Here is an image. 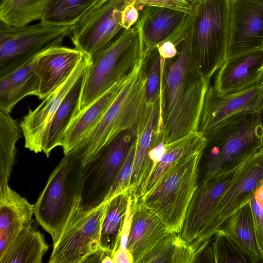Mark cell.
I'll list each match as a JSON object with an SVG mask.
<instances>
[{
    "label": "cell",
    "mask_w": 263,
    "mask_h": 263,
    "mask_svg": "<svg viewBox=\"0 0 263 263\" xmlns=\"http://www.w3.org/2000/svg\"><path fill=\"white\" fill-rule=\"evenodd\" d=\"M193 18L177 55L166 59L161 99V124L165 144L198 132L210 79L201 72L192 48Z\"/></svg>",
    "instance_id": "6da1fadb"
},
{
    "label": "cell",
    "mask_w": 263,
    "mask_h": 263,
    "mask_svg": "<svg viewBox=\"0 0 263 263\" xmlns=\"http://www.w3.org/2000/svg\"><path fill=\"white\" fill-rule=\"evenodd\" d=\"M261 114L251 111L236 114L205 137L198 166V185L238 167L263 147Z\"/></svg>",
    "instance_id": "7a4b0ae2"
},
{
    "label": "cell",
    "mask_w": 263,
    "mask_h": 263,
    "mask_svg": "<svg viewBox=\"0 0 263 263\" xmlns=\"http://www.w3.org/2000/svg\"><path fill=\"white\" fill-rule=\"evenodd\" d=\"M147 56L126 79L119 95L89 135L71 151L84 165L121 132L130 130L138 137L150 116L145 107Z\"/></svg>",
    "instance_id": "3957f363"
},
{
    "label": "cell",
    "mask_w": 263,
    "mask_h": 263,
    "mask_svg": "<svg viewBox=\"0 0 263 263\" xmlns=\"http://www.w3.org/2000/svg\"><path fill=\"white\" fill-rule=\"evenodd\" d=\"M135 25L122 31L108 46L91 58L74 117L115 83L128 77L147 55L139 29Z\"/></svg>",
    "instance_id": "277c9868"
},
{
    "label": "cell",
    "mask_w": 263,
    "mask_h": 263,
    "mask_svg": "<svg viewBox=\"0 0 263 263\" xmlns=\"http://www.w3.org/2000/svg\"><path fill=\"white\" fill-rule=\"evenodd\" d=\"M83 166L82 161L72 151L65 155L33 204L35 219L50 235L53 245L60 239L80 202Z\"/></svg>",
    "instance_id": "5b68a950"
},
{
    "label": "cell",
    "mask_w": 263,
    "mask_h": 263,
    "mask_svg": "<svg viewBox=\"0 0 263 263\" xmlns=\"http://www.w3.org/2000/svg\"><path fill=\"white\" fill-rule=\"evenodd\" d=\"M230 2L231 0H199L194 7L193 52L199 69L209 79L227 58Z\"/></svg>",
    "instance_id": "8992f818"
},
{
    "label": "cell",
    "mask_w": 263,
    "mask_h": 263,
    "mask_svg": "<svg viewBox=\"0 0 263 263\" xmlns=\"http://www.w3.org/2000/svg\"><path fill=\"white\" fill-rule=\"evenodd\" d=\"M202 152L178 163L149 195L139 201L161 220L170 233L180 234L182 230L188 206L198 186V166Z\"/></svg>",
    "instance_id": "52a82bcc"
},
{
    "label": "cell",
    "mask_w": 263,
    "mask_h": 263,
    "mask_svg": "<svg viewBox=\"0 0 263 263\" xmlns=\"http://www.w3.org/2000/svg\"><path fill=\"white\" fill-rule=\"evenodd\" d=\"M72 26L40 23L15 27L0 21V78L51 47L62 46Z\"/></svg>",
    "instance_id": "ba28073f"
},
{
    "label": "cell",
    "mask_w": 263,
    "mask_h": 263,
    "mask_svg": "<svg viewBox=\"0 0 263 263\" xmlns=\"http://www.w3.org/2000/svg\"><path fill=\"white\" fill-rule=\"evenodd\" d=\"M136 138L130 130L121 132L84 165L79 203L83 211L106 201Z\"/></svg>",
    "instance_id": "9c48e42d"
},
{
    "label": "cell",
    "mask_w": 263,
    "mask_h": 263,
    "mask_svg": "<svg viewBox=\"0 0 263 263\" xmlns=\"http://www.w3.org/2000/svg\"><path fill=\"white\" fill-rule=\"evenodd\" d=\"M108 202L87 211L80 208V202L77 204L60 239L53 245L49 263L86 262L91 256L103 251L100 236Z\"/></svg>",
    "instance_id": "30bf717a"
},
{
    "label": "cell",
    "mask_w": 263,
    "mask_h": 263,
    "mask_svg": "<svg viewBox=\"0 0 263 263\" xmlns=\"http://www.w3.org/2000/svg\"><path fill=\"white\" fill-rule=\"evenodd\" d=\"M263 180V147L246 163L220 199L198 237L190 243L196 256L200 255L223 223L249 202Z\"/></svg>",
    "instance_id": "8fae6325"
},
{
    "label": "cell",
    "mask_w": 263,
    "mask_h": 263,
    "mask_svg": "<svg viewBox=\"0 0 263 263\" xmlns=\"http://www.w3.org/2000/svg\"><path fill=\"white\" fill-rule=\"evenodd\" d=\"M129 2L99 0L73 25L69 36L75 48L91 58L108 46L124 30L122 11Z\"/></svg>",
    "instance_id": "7c38bea8"
},
{
    "label": "cell",
    "mask_w": 263,
    "mask_h": 263,
    "mask_svg": "<svg viewBox=\"0 0 263 263\" xmlns=\"http://www.w3.org/2000/svg\"><path fill=\"white\" fill-rule=\"evenodd\" d=\"M91 58H83L67 79L58 86L34 110L28 113L20 123L25 138V147L37 154L43 152L53 117L65 96L79 78L86 71Z\"/></svg>",
    "instance_id": "4fadbf2b"
},
{
    "label": "cell",
    "mask_w": 263,
    "mask_h": 263,
    "mask_svg": "<svg viewBox=\"0 0 263 263\" xmlns=\"http://www.w3.org/2000/svg\"><path fill=\"white\" fill-rule=\"evenodd\" d=\"M193 12L188 14L160 7H143L135 24L141 36L144 52L148 54L166 41L177 46L185 36Z\"/></svg>",
    "instance_id": "5bb4252c"
},
{
    "label": "cell",
    "mask_w": 263,
    "mask_h": 263,
    "mask_svg": "<svg viewBox=\"0 0 263 263\" xmlns=\"http://www.w3.org/2000/svg\"><path fill=\"white\" fill-rule=\"evenodd\" d=\"M247 161L231 171L217 175L198 185L188 206L180 233L184 240L190 243L198 237L220 199L240 173Z\"/></svg>",
    "instance_id": "9a60e30c"
},
{
    "label": "cell",
    "mask_w": 263,
    "mask_h": 263,
    "mask_svg": "<svg viewBox=\"0 0 263 263\" xmlns=\"http://www.w3.org/2000/svg\"><path fill=\"white\" fill-rule=\"evenodd\" d=\"M262 47L263 0H231L227 58Z\"/></svg>",
    "instance_id": "2e32d148"
},
{
    "label": "cell",
    "mask_w": 263,
    "mask_h": 263,
    "mask_svg": "<svg viewBox=\"0 0 263 263\" xmlns=\"http://www.w3.org/2000/svg\"><path fill=\"white\" fill-rule=\"evenodd\" d=\"M248 111H263L260 84L238 93L221 96L216 93L210 84L205 97L198 132L205 137L226 119Z\"/></svg>",
    "instance_id": "e0dca14e"
},
{
    "label": "cell",
    "mask_w": 263,
    "mask_h": 263,
    "mask_svg": "<svg viewBox=\"0 0 263 263\" xmlns=\"http://www.w3.org/2000/svg\"><path fill=\"white\" fill-rule=\"evenodd\" d=\"M263 80V47L229 58L215 73L213 88L218 96L238 93Z\"/></svg>",
    "instance_id": "ac0fdd59"
},
{
    "label": "cell",
    "mask_w": 263,
    "mask_h": 263,
    "mask_svg": "<svg viewBox=\"0 0 263 263\" xmlns=\"http://www.w3.org/2000/svg\"><path fill=\"white\" fill-rule=\"evenodd\" d=\"M84 54L77 48L59 46L41 52L35 71L39 79L37 97L44 99L63 83L81 61Z\"/></svg>",
    "instance_id": "d6986e66"
},
{
    "label": "cell",
    "mask_w": 263,
    "mask_h": 263,
    "mask_svg": "<svg viewBox=\"0 0 263 263\" xmlns=\"http://www.w3.org/2000/svg\"><path fill=\"white\" fill-rule=\"evenodd\" d=\"M206 141V138L201 133L195 132L167 143L166 151L161 160L148 176L130 194L133 201L139 202L149 195L167 173L182 160L196 153L202 152Z\"/></svg>",
    "instance_id": "ffe728a7"
},
{
    "label": "cell",
    "mask_w": 263,
    "mask_h": 263,
    "mask_svg": "<svg viewBox=\"0 0 263 263\" xmlns=\"http://www.w3.org/2000/svg\"><path fill=\"white\" fill-rule=\"evenodd\" d=\"M133 220L127 249L132 253L134 262L151 252L170 233L161 220L141 202L131 205Z\"/></svg>",
    "instance_id": "44dd1931"
},
{
    "label": "cell",
    "mask_w": 263,
    "mask_h": 263,
    "mask_svg": "<svg viewBox=\"0 0 263 263\" xmlns=\"http://www.w3.org/2000/svg\"><path fill=\"white\" fill-rule=\"evenodd\" d=\"M34 214V206L10 189L0 186V258Z\"/></svg>",
    "instance_id": "7402d4cb"
},
{
    "label": "cell",
    "mask_w": 263,
    "mask_h": 263,
    "mask_svg": "<svg viewBox=\"0 0 263 263\" xmlns=\"http://www.w3.org/2000/svg\"><path fill=\"white\" fill-rule=\"evenodd\" d=\"M128 77L117 82L87 108L73 118L64 135L62 147L64 155L87 137L97 125L119 95Z\"/></svg>",
    "instance_id": "603a6c76"
},
{
    "label": "cell",
    "mask_w": 263,
    "mask_h": 263,
    "mask_svg": "<svg viewBox=\"0 0 263 263\" xmlns=\"http://www.w3.org/2000/svg\"><path fill=\"white\" fill-rule=\"evenodd\" d=\"M39 54L19 68L0 78V110L10 114L24 97L37 96L39 79L35 67Z\"/></svg>",
    "instance_id": "cb8c5ba5"
},
{
    "label": "cell",
    "mask_w": 263,
    "mask_h": 263,
    "mask_svg": "<svg viewBox=\"0 0 263 263\" xmlns=\"http://www.w3.org/2000/svg\"><path fill=\"white\" fill-rule=\"evenodd\" d=\"M219 230L230 235L241 247L251 263L263 262L250 201L231 215Z\"/></svg>",
    "instance_id": "d4e9b609"
},
{
    "label": "cell",
    "mask_w": 263,
    "mask_h": 263,
    "mask_svg": "<svg viewBox=\"0 0 263 263\" xmlns=\"http://www.w3.org/2000/svg\"><path fill=\"white\" fill-rule=\"evenodd\" d=\"M161 99L155 105L143 132L137 137L133 171L129 188L132 194L144 176L148 153L152 147L163 140L161 125Z\"/></svg>",
    "instance_id": "484cf974"
},
{
    "label": "cell",
    "mask_w": 263,
    "mask_h": 263,
    "mask_svg": "<svg viewBox=\"0 0 263 263\" xmlns=\"http://www.w3.org/2000/svg\"><path fill=\"white\" fill-rule=\"evenodd\" d=\"M48 248L44 235L36 230L32 220L17 235L0 263H42Z\"/></svg>",
    "instance_id": "4316f807"
},
{
    "label": "cell",
    "mask_w": 263,
    "mask_h": 263,
    "mask_svg": "<svg viewBox=\"0 0 263 263\" xmlns=\"http://www.w3.org/2000/svg\"><path fill=\"white\" fill-rule=\"evenodd\" d=\"M85 72L65 96L53 117L43 149L47 157L53 149L63 145L65 132L77 112Z\"/></svg>",
    "instance_id": "83f0119b"
},
{
    "label": "cell",
    "mask_w": 263,
    "mask_h": 263,
    "mask_svg": "<svg viewBox=\"0 0 263 263\" xmlns=\"http://www.w3.org/2000/svg\"><path fill=\"white\" fill-rule=\"evenodd\" d=\"M130 195L127 191L108 202L101 228L100 247L111 257L120 245L121 232Z\"/></svg>",
    "instance_id": "f1b7e54d"
},
{
    "label": "cell",
    "mask_w": 263,
    "mask_h": 263,
    "mask_svg": "<svg viewBox=\"0 0 263 263\" xmlns=\"http://www.w3.org/2000/svg\"><path fill=\"white\" fill-rule=\"evenodd\" d=\"M22 132L20 124L9 113L0 110V186L8 184Z\"/></svg>",
    "instance_id": "f546056e"
},
{
    "label": "cell",
    "mask_w": 263,
    "mask_h": 263,
    "mask_svg": "<svg viewBox=\"0 0 263 263\" xmlns=\"http://www.w3.org/2000/svg\"><path fill=\"white\" fill-rule=\"evenodd\" d=\"M48 0H1L0 21L20 27L41 20Z\"/></svg>",
    "instance_id": "4dcf8cb0"
},
{
    "label": "cell",
    "mask_w": 263,
    "mask_h": 263,
    "mask_svg": "<svg viewBox=\"0 0 263 263\" xmlns=\"http://www.w3.org/2000/svg\"><path fill=\"white\" fill-rule=\"evenodd\" d=\"M98 1L48 0L41 22L54 25H74Z\"/></svg>",
    "instance_id": "1f68e13d"
},
{
    "label": "cell",
    "mask_w": 263,
    "mask_h": 263,
    "mask_svg": "<svg viewBox=\"0 0 263 263\" xmlns=\"http://www.w3.org/2000/svg\"><path fill=\"white\" fill-rule=\"evenodd\" d=\"M211 246L206 247L205 259L214 262L251 263L241 247L228 234L218 230Z\"/></svg>",
    "instance_id": "d6a6232c"
},
{
    "label": "cell",
    "mask_w": 263,
    "mask_h": 263,
    "mask_svg": "<svg viewBox=\"0 0 263 263\" xmlns=\"http://www.w3.org/2000/svg\"><path fill=\"white\" fill-rule=\"evenodd\" d=\"M152 54L148 67L147 63L145 93V111L148 116L151 115L155 104L161 99L163 76L166 60L160 55L157 49L152 51Z\"/></svg>",
    "instance_id": "836d02e7"
},
{
    "label": "cell",
    "mask_w": 263,
    "mask_h": 263,
    "mask_svg": "<svg viewBox=\"0 0 263 263\" xmlns=\"http://www.w3.org/2000/svg\"><path fill=\"white\" fill-rule=\"evenodd\" d=\"M180 234L170 233L151 252L142 258L139 263H173L175 247Z\"/></svg>",
    "instance_id": "e575fe53"
},
{
    "label": "cell",
    "mask_w": 263,
    "mask_h": 263,
    "mask_svg": "<svg viewBox=\"0 0 263 263\" xmlns=\"http://www.w3.org/2000/svg\"><path fill=\"white\" fill-rule=\"evenodd\" d=\"M137 139V138H136ZM136 141L132 145L117 179L106 201L129 191L136 148Z\"/></svg>",
    "instance_id": "d590c367"
},
{
    "label": "cell",
    "mask_w": 263,
    "mask_h": 263,
    "mask_svg": "<svg viewBox=\"0 0 263 263\" xmlns=\"http://www.w3.org/2000/svg\"><path fill=\"white\" fill-rule=\"evenodd\" d=\"M132 201L133 199L130 195L120 234V245L119 248L122 249H127V242L132 227L133 211L131 205Z\"/></svg>",
    "instance_id": "8d00e7d4"
},
{
    "label": "cell",
    "mask_w": 263,
    "mask_h": 263,
    "mask_svg": "<svg viewBox=\"0 0 263 263\" xmlns=\"http://www.w3.org/2000/svg\"><path fill=\"white\" fill-rule=\"evenodd\" d=\"M139 16L138 10L134 3L129 2L122 11L121 22L123 29L131 28L137 22Z\"/></svg>",
    "instance_id": "74e56055"
},
{
    "label": "cell",
    "mask_w": 263,
    "mask_h": 263,
    "mask_svg": "<svg viewBox=\"0 0 263 263\" xmlns=\"http://www.w3.org/2000/svg\"><path fill=\"white\" fill-rule=\"evenodd\" d=\"M157 50L160 55L165 59L173 58L178 53L176 46L171 41L163 42L158 47Z\"/></svg>",
    "instance_id": "f35d334b"
},
{
    "label": "cell",
    "mask_w": 263,
    "mask_h": 263,
    "mask_svg": "<svg viewBox=\"0 0 263 263\" xmlns=\"http://www.w3.org/2000/svg\"><path fill=\"white\" fill-rule=\"evenodd\" d=\"M113 263H133L134 257L132 253L127 249L118 248L114 253L112 257Z\"/></svg>",
    "instance_id": "ab89813d"
},
{
    "label": "cell",
    "mask_w": 263,
    "mask_h": 263,
    "mask_svg": "<svg viewBox=\"0 0 263 263\" xmlns=\"http://www.w3.org/2000/svg\"><path fill=\"white\" fill-rule=\"evenodd\" d=\"M257 189L261 194L263 203V180L261 182L260 185H259Z\"/></svg>",
    "instance_id": "60d3db41"
},
{
    "label": "cell",
    "mask_w": 263,
    "mask_h": 263,
    "mask_svg": "<svg viewBox=\"0 0 263 263\" xmlns=\"http://www.w3.org/2000/svg\"><path fill=\"white\" fill-rule=\"evenodd\" d=\"M260 87L261 94L263 97V80L261 81V82L260 83Z\"/></svg>",
    "instance_id": "b9f144b4"
},
{
    "label": "cell",
    "mask_w": 263,
    "mask_h": 263,
    "mask_svg": "<svg viewBox=\"0 0 263 263\" xmlns=\"http://www.w3.org/2000/svg\"><path fill=\"white\" fill-rule=\"evenodd\" d=\"M187 1H188V0H187Z\"/></svg>",
    "instance_id": "7bdbcfd3"
}]
</instances>
